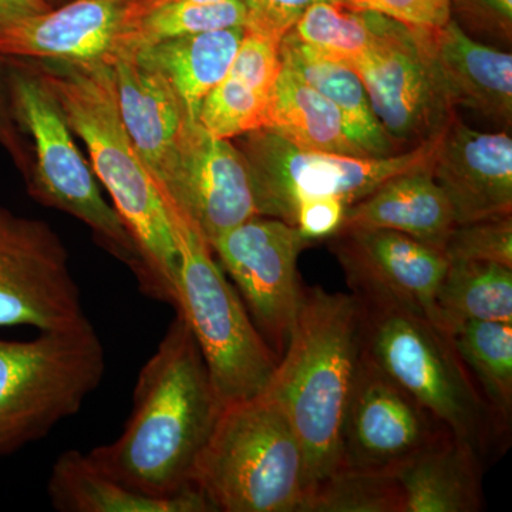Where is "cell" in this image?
Masks as SVG:
<instances>
[{
	"label": "cell",
	"instance_id": "obj_32",
	"mask_svg": "<svg viewBox=\"0 0 512 512\" xmlns=\"http://www.w3.org/2000/svg\"><path fill=\"white\" fill-rule=\"evenodd\" d=\"M444 252L448 261L494 262L512 268V215L456 225Z\"/></svg>",
	"mask_w": 512,
	"mask_h": 512
},
{
	"label": "cell",
	"instance_id": "obj_3",
	"mask_svg": "<svg viewBox=\"0 0 512 512\" xmlns=\"http://www.w3.org/2000/svg\"><path fill=\"white\" fill-rule=\"evenodd\" d=\"M359 349L355 295L303 288L291 339L265 392L284 409L301 441L311 490L338 470L343 417Z\"/></svg>",
	"mask_w": 512,
	"mask_h": 512
},
{
	"label": "cell",
	"instance_id": "obj_20",
	"mask_svg": "<svg viewBox=\"0 0 512 512\" xmlns=\"http://www.w3.org/2000/svg\"><path fill=\"white\" fill-rule=\"evenodd\" d=\"M485 464L476 451L444 431L410 460L393 468L402 512H478L484 508Z\"/></svg>",
	"mask_w": 512,
	"mask_h": 512
},
{
	"label": "cell",
	"instance_id": "obj_26",
	"mask_svg": "<svg viewBox=\"0 0 512 512\" xmlns=\"http://www.w3.org/2000/svg\"><path fill=\"white\" fill-rule=\"evenodd\" d=\"M282 62L301 74L342 116L353 143L366 157L402 153L377 119L362 80L352 69L316 55L291 35L279 43Z\"/></svg>",
	"mask_w": 512,
	"mask_h": 512
},
{
	"label": "cell",
	"instance_id": "obj_33",
	"mask_svg": "<svg viewBox=\"0 0 512 512\" xmlns=\"http://www.w3.org/2000/svg\"><path fill=\"white\" fill-rule=\"evenodd\" d=\"M357 12H372L410 28L436 29L451 18L450 0H329Z\"/></svg>",
	"mask_w": 512,
	"mask_h": 512
},
{
	"label": "cell",
	"instance_id": "obj_7",
	"mask_svg": "<svg viewBox=\"0 0 512 512\" xmlns=\"http://www.w3.org/2000/svg\"><path fill=\"white\" fill-rule=\"evenodd\" d=\"M106 363L90 320L32 340L0 339V457L76 416L100 386Z\"/></svg>",
	"mask_w": 512,
	"mask_h": 512
},
{
	"label": "cell",
	"instance_id": "obj_16",
	"mask_svg": "<svg viewBox=\"0 0 512 512\" xmlns=\"http://www.w3.org/2000/svg\"><path fill=\"white\" fill-rule=\"evenodd\" d=\"M430 171L457 225L512 215V138L467 126L457 114L441 131Z\"/></svg>",
	"mask_w": 512,
	"mask_h": 512
},
{
	"label": "cell",
	"instance_id": "obj_4",
	"mask_svg": "<svg viewBox=\"0 0 512 512\" xmlns=\"http://www.w3.org/2000/svg\"><path fill=\"white\" fill-rule=\"evenodd\" d=\"M355 298L360 350L457 439L473 448L485 466L504 453L511 431L485 403L458 355L453 336L424 313L392 299Z\"/></svg>",
	"mask_w": 512,
	"mask_h": 512
},
{
	"label": "cell",
	"instance_id": "obj_10",
	"mask_svg": "<svg viewBox=\"0 0 512 512\" xmlns=\"http://www.w3.org/2000/svg\"><path fill=\"white\" fill-rule=\"evenodd\" d=\"M87 320L69 254L55 229L0 207V328L43 332Z\"/></svg>",
	"mask_w": 512,
	"mask_h": 512
},
{
	"label": "cell",
	"instance_id": "obj_21",
	"mask_svg": "<svg viewBox=\"0 0 512 512\" xmlns=\"http://www.w3.org/2000/svg\"><path fill=\"white\" fill-rule=\"evenodd\" d=\"M456 225L453 208L429 165L396 175L349 205L340 229H390L444 251Z\"/></svg>",
	"mask_w": 512,
	"mask_h": 512
},
{
	"label": "cell",
	"instance_id": "obj_30",
	"mask_svg": "<svg viewBox=\"0 0 512 512\" xmlns=\"http://www.w3.org/2000/svg\"><path fill=\"white\" fill-rule=\"evenodd\" d=\"M247 26L242 0L220 3H165L143 10L128 5L121 50H138L175 37Z\"/></svg>",
	"mask_w": 512,
	"mask_h": 512
},
{
	"label": "cell",
	"instance_id": "obj_22",
	"mask_svg": "<svg viewBox=\"0 0 512 512\" xmlns=\"http://www.w3.org/2000/svg\"><path fill=\"white\" fill-rule=\"evenodd\" d=\"M279 70V42L245 30L224 79L202 101L198 123L211 136L224 140L264 127L266 104Z\"/></svg>",
	"mask_w": 512,
	"mask_h": 512
},
{
	"label": "cell",
	"instance_id": "obj_39",
	"mask_svg": "<svg viewBox=\"0 0 512 512\" xmlns=\"http://www.w3.org/2000/svg\"><path fill=\"white\" fill-rule=\"evenodd\" d=\"M225 0H134L130 3L131 10H143L154 8V6L165 5V3H220Z\"/></svg>",
	"mask_w": 512,
	"mask_h": 512
},
{
	"label": "cell",
	"instance_id": "obj_28",
	"mask_svg": "<svg viewBox=\"0 0 512 512\" xmlns=\"http://www.w3.org/2000/svg\"><path fill=\"white\" fill-rule=\"evenodd\" d=\"M451 336L485 403L511 431L512 323L466 322Z\"/></svg>",
	"mask_w": 512,
	"mask_h": 512
},
{
	"label": "cell",
	"instance_id": "obj_29",
	"mask_svg": "<svg viewBox=\"0 0 512 512\" xmlns=\"http://www.w3.org/2000/svg\"><path fill=\"white\" fill-rule=\"evenodd\" d=\"M389 20L377 13L319 2L303 13L288 35L316 55L352 67L375 49Z\"/></svg>",
	"mask_w": 512,
	"mask_h": 512
},
{
	"label": "cell",
	"instance_id": "obj_35",
	"mask_svg": "<svg viewBox=\"0 0 512 512\" xmlns=\"http://www.w3.org/2000/svg\"><path fill=\"white\" fill-rule=\"evenodd\" d=\"M247 8V28L281 43L303 13L329 0H242Z\"/></svg>",
	"mask_w": 512,
	"mask_h": 512
},
{
	"label": "cell",
	"instance_id": "obj_14",
	"mask_svg": "<svg viewBox=\"0 0 512 512\" xmlns=\"http://www.w3.org/2000/svg\"><path fill=\"white\" fill-rule=\"evenodd\" d=\"M330 238L352 293L392 299L440 326L436 296L450 264L443 249L390 229H340Z\"/></svg>",
	"mask_w": 512,
	"mask_h": 512
},
{
	"label": "cell",
	"instance_id": "obj_40",
	"mask_svg": "<svg viewBox=\"0 0 512 512\" xmlns=\"http://www.w3.org/2000/svg\"><path fill=\"white\" fill-rule=\"evenodd\" d=\"M128 2H134V0H128Z\"/></svg>",
	"mask_w": 512,
	"mask_h": 512
},
{
	"label": "cell",
	"instance_id": "obj_8",
	"mask_svg": "<svg viewBox=\"0 0 512 512\" xmlns=\"http://www.w3.org/2000/svg\"><path fill=\"white\" fill-rule=\"evenodd\" d=\"M6 74L13 117L28 134L35 153L25 175L30 194L47 207L83 222L101 247L133 271L141 286L144 265L136 242L101 194L99 180L80 153L55 94L35 67L13 60Z\"/></svg>",
	"mask_w": 512,
	"mask_h": 512
},
{
	"label": "cell",
	"instance_id": "obj_18",
	"mask_svg": "<svg viewBox=\"0 0 512 512\" xmlns=\"http://www.w3.org/2000/svg\"><path fill=\"white\" fill-rule=\"evenodd\" d=\"M121 120L158 190L173 183L191 119L170 83L123 50L111 62Z\"/></svg>",
	"mask_w": 512,
	"mask_h": 512
},
{
	"label": "cell",
	"instance_id": "obj_31",
	"mask_svg": "<svg viewBox=\"0 0 512 512\" xmlns=\"http://www.w3.org/2000/svg\"><path fill=\"white\" fill-rule=\"evenodd\" d=\"M301 512H402L392 470L340 467L309 491Z\"/></svg>",
	"mask_w": 512,
	"mask_h": 512
},
{
	"label": "cell",
	"instance_id": "obj_24",
	"mask_svg": "<svg viewBox=\"0 0 512 512\" xmlns=\"http://www.w3.org/2000/svg\"><path fill=\"white\" fill-rule=\"evenodd\" d=\"M245 26L164 40L130 50L170 83L191 119L202 101L224 79L245 36Z\"/></svg>",
	"mask_w": 512,
	"mask_h": 512
},
{
	"label": "cell",
	"instance_id": "obj_9",
	"mask_svg": "<svg viewBox=\"0 0 512 512\" xmlns=\"http://www.w3.org/2000/svg\"><path fill=\"white\" fill-rule=\"evenodd\" d=\"M440 134L387 157L302 150L265 128L238 137L237 147L247 163L258 215L293 225L303 200L336 197L349 207L390 178L429 167Z\"/></svg>",
	"mask_w": 512,
	"mask_h": 512
},
{
	"label": "cell",
	"instance_id": "obj_2",
	"mask_svg": "<svg viewBox=\"0 0 512 512\" xmlns=\"http://www.w3.org/2000/svg\"><path fill=\"white\" fill-rule=\"evenodd\" d=\"M35 70L55 94L72 131L82 138L97 180L136 242L144 265L140 291L175 308L180 255L173 225L121 120L113 67L40 60Z\"/></svg>",
	"mask_w": 512,
	"mask_h": 512
},
{
	"label": "cell",
	"instance_id": "obj_23",
	"mask_svg": "<svg viewBox=\"0 0 512 512\" xmlns=\"http://www.w3.org/2000/svg\"><path fill=\"white\" fill-rule=\"evenodd\" d=\"M47 495L60 512H214L197 488L175 498L137 493L104 474L79 450L64 451L57 458Z\"/></svg>",
	"mask_w": 512,
	"mask_h": 512
},
{
	"label": "cell",
	"instance_id": "obj_1",
	"mask_svg": "<svg viewBox=\"0 0 512 512\" xmlns=\"http://www.w3.org/2000/svg\"><path fill=\"white\" fill-rule=\"evenodd\" d=\"M175 313L138 373L124 430L86 453L107 476L156 498L195 488L192 471L222 409L190 326Z\"/></svg>",
	"mask_w": 512,
	"mask_h": 512
},
{
	"label": "cell",
	"instance_id": "obj_6",
	"mask_svg": "<svg viewBox=\"0 0 512 512\" xmlns=\"http://www.w3.org/2000/svg\"><path fill=\"white\" fill-rule=\"evenodd\" d=\"M163 200L180 255L175 312L190 326L221 406L258 396L271 382L278 356L255 328L200 229Z\"/></svg>",
	"mask_w": 512,
	"mask_h": 512
},
{
	"label": "cell",
	"instance_id": "obj_17",
	"mask_svg": "<svg viewBox=\"0 0 512 512\" xmlns=\"http://www.w3.org/2000/svg\"><path fill=\"white\" fill-rule=\"evenodd\" d=\"M128 0H69L0 29V57L50 62H113L121 50Z\"/></svg>",
	"mask_w": 512,
	"mask_h": 512
},
{
	"label": "cell",
	"instance_id": "obj_12",
	"mask_svg": "<svg viewBox=\"0 0 512 512\" xmlns=\"http://www.w3.org/2000/svg\"><path fill=\"white\" fill-rule=\"evenodd\" d=\"M386 133L402 150L439 136L456 109L434 66L429 29L390 19L375 49L353 64Z\"/></svg>",
	"mask_w": 512,
	"mask_h": 512
},
{
	"label": "cell",
	"instance_id": "obj_5",
	"mask_svg": "<svg viewBox=\"0 0 512 512\" xmlns=\"http://www.w3.org/2000/svg\"><path fill=\"white\" fill-rule=\"evenodd\" d=\"M192 485L214 512H301L311 490L308 461L271 394L222 407Z\"/></svg>",
	"mask_w": 512,
	"mask_h": 512
},
{
	"label": "cell",
	"instance_id": "obj_34",
	"mask_svg": "<svg viewBox=\"0 0 512 512\" xmlns=\"http://www.w3.org/2000/svg\"><path fill=\"white\" fill-rule=\"evenodd\" d=\"M450 12L458 25L511 45L512 0H450Z\"/></svg>",
	"mask_w": 512,
	"mask_h": 512
},
{
	"label": "cell",
	"instance_id": "obj_13",
	"mask_svg": "<svg viewBox=\"0 0 512 512\" xmlns=\"http://www.w3.org/2000/svg\"><path fill=\"white\" fill-rule=\"evenodd\" d=\"M446 430L359 349L343 417L338 468L392 470Z\"/></svg>",
	"mask_w": 512,
	"mask_h": 512
},
{
	"label": "cell",
	"instance_id": "obj_11",
	"mask_svg": "<svg viewBox=\"0 0 512 512\" xmlns=\"http://www.w3.org/2000/svg\"><path fill=\"white\" fill-rule=\"evenodd\" d=\"M309 242L295 225L255 215L211 244L255 328L278 359L302 305L298 256Z\"/></svg>",
	"mask_w": 512,
	"mask_h": 512
},
{
	"label": "cell",
	"instance_id": "obj_15",
	"mask_svg": "<svg viewBox=\"0 0 512 512\" xmlns=\"http://www.w3.org/2000/svg\"><path fill=\"white\" fill-rule=\"evenodd\" d=\"M161 195L187 215L208 244L258 215L247 163L231 140L190 121L173 183Z\"/></svg>",
	"mask_w": 512,
	"mask_h": 512
},
{
	"label": "cell",
	"instance_id": "obj_25",
	"mask_svg": "<svg viewBox=\"0 0 512 512\" xmlns=\"http://www.w3.org/2000/svg\"><path fill=\"white\" fill-rule=\"evenodd\" d=\"M262 128L302 150L366 157L353 143L336 107L282 60Z\"/></svg>",
	"mask_w": 512,
	"mask_h": 512
},
{
	"label": "cell",
	"instance_id": "obj_27",
	"mask_svg": "<svg viewBox=\"0 0 512 512\" xmlns=\"http://www.w3.org/2000/svg\"><path fill=\"white\" fill-rule=\"evenodd\" d=\"M440 328L466 322L512 323V268L494 262L450 261L436 296Z\"/></svg>",
	"mask_w": 512,
	"mask_h": 512
},
{
	"label": "cell",
	"instance_id": "obj_37",
	"mask_svg": "<svg viewBox=\"0 0 512 512\" xmlns=\"http://www.w3.org/2000/svg\"><path fill=\"white\" fill-rule=\"evenodd\" d=\"M0 144L9 151L10 156L26 175L30 165L29 154L23 147L19 127L10 106L8 74L3 57H0Z\"/></svg>",
	"mask_w": 512,
	"mask_h": 512
},
{
	"label": "cell",
	"instance_id": "obj_19",
	"mask_svg": "<svg viewBox=\"0 0 512 512\" xmlns=\"http://www.w3.org/2000/svg\"><path fill=\"white\" fill-rule=\"evenodd\" d=\"M429 45L448 103L510 128L511 53L473 39L453 18L429 29Z\"/></svg>",
	"mask_w": 512,
	"mask_h": 512
},
{
	"label": "cell",
	"instance_id": "obj_38",
	"mask_svg": "<svg viewBox=\"0 0 512 512\" xmlns=\"http://www.w3.org/2000/svg\"><path fill=\"white\" fill-rule=\"evenodd\" d=\"M50 9L47 0H0V29Z\"/></svg>",
	"mask_w": 512,
	"mask_h": 512
},
{
	"label": "cell",
	"instance_id": "obj_36",
	"mask_svg": "<svg viewBox=\"0 0 512 512\" xmlns=\"http://www.w3.org/2000/svg\"><path fill=\"white\" fill-rule=\"evenodd\" d=\"M348 204L336 197L308 198L299 202L295 227L308 239L333 237L342 227Z\"/></svg>",
	"mask_w": 512,
	"mask_h": 512
}]
</instances>
